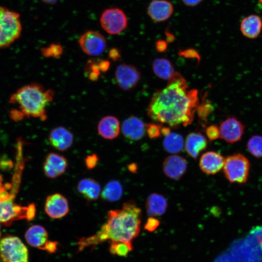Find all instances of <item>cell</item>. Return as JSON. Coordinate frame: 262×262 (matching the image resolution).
I'll use <instances>...</instances> for the list:
<instances>
[{"instance_id":"cell-1","label":"cell","mask_w":262,"mask_h":262,"mask_svg":"<svg viewBox=\"0 0 262 262\" xmlns=\"http://www.w3.org/2000/svg\"><path fill=\"white\" fill-rule=\"evenodd\" d=\"M198 104L197 90L189 89L185 79L175 72L166 86L154 93L147 114L153 120L170 127L187 126L193 122Z\"/></svg>"},{"instance_id":"cell-2","label":"cell","mask_w":262,"mask_h":262,"mask_svg":"<svg viewBox=\"0 0 262 262\" xmlns=\"http://www.w3.org/2000/svg\"><path fill=\"white\" fill-rule=\"evenodd\" d=\"M141 219V210L135 202L127 201L121 209L109 212L107 222L97 233L91 236V240L95 246L110 240L123 242L132 246V240L140 230Z\"/></svg>"},{"instance_id":"cell-3","label":"cell","mask_w":262,"mask_h":262,"mask_svg":"<svg viewBox=\"0 0 262 262\" xmlns=\"http://www.w3.org/2000/svg\"><path fill=\"white\" fill-rule=\"evenodd\" d=\"M54 97L53 90L45 89L42 85L33 82L18 89L10 97L9 102L17 104L25 116L45 121L47 118V106Z\"/></svg>"},{"instance_id":"cell-4","label":"cell","mask_w":262,"mask_h":262,"mask_svg":"<svg viewBox=\"0 0 262 262\" xmlns=\"http://www.w3.org/2000/svg\"><path fill=\"white\" fill-rule=\"evenodd\" d=\"M20 14L0 6V49L10 46L20 36L22 28Z\"/></svg>"},{"instance_id":"cell-5","label":"cell","mask_w":262,"mask_h":262,"mask_svg":"<svg viewBox=\"0 0 262 262\" xmlns=\"http://www.w3.org/2000/svg\"><path fill=\"white\" fill-rule=\"evenodd\" d=\"M250 167L248 159L244 155L237 153L225 159L223 168L226 179L230 182L242 184L248 179Z\"/></svg>"},{"instance_id":"cell-6","label":"cell","mask_w":262,"mask_h":262,"mask_svg":"<svg viewBox=\"0 0 262 262\" xmlns=\"http://www.w3.org/2000/svg\"><path fill=\"white\" fill-rule=\"evenodd\" d=\"M0 262H28V250L17 237L6 236L0 240Z\"/></svg>"},{"instance_id":"cell-7","label":"cell","mask_w":262,"mask_h":262,"mask_svg":"<svg viewBox=\"0 0 262 262\" xmlns=\"http://www.w3.org/2000/svg\"><path fill=\"white\" fill-rule=\"evenodd\" d=\"M14 198L0 202V222L10 225L15 220L26 219L32 220L35 215V206L31 204L21 206L14 202Z\"/></svg>"},{"instance_id":"cell-8","label":"cell","mask_w":262,"mask_h":262,"mask_svg":"<svg viewBox=\"0 0 262 262\" xmlns=\"http://www.w3.org/2000/svg\"><path fill=\"white\" fill-rule=\"evenodd\" d=\"M100 23L103 29L108 33L115 35L126 29L128 26V18L121 9L112 8L103 12Z\"/></svg>"},{"instance_id":"cell-9","label":"cell","mask_w":262,"mask_h":262,"mask_svg":"<svg viewBox=\"0 0 262 262\" xmlns=\"http://www.w3.org/2000/svg\"><path fill=\"white\" fill-rule=\"evenodd\" d=\"M141 77L140 71L135 66L126 63L119 65L115 73L117 85L125 91H130L135 88Z\"/></svg>"},{"instance_id":"cell-10","label":"cell","mask_w":262,"mask_h":262,"mask_svg":"<svg viewBox=\"0 0 262 262\" xmlns=\"http://www.w3.org/2000/svg\"><path fill=\"white\" fill-rule=\"evenodd\" d=\"M78 42L82 50L90 56L101 54L106 47L105 38L99 33L94 31H88L83 33Z\"/></svg>"},{"instance_id":"cell-11","label":"cell","mask_w":262,"mask_h":262,"mask_svg":"<svg viewBox=\"0 0 262 262\" xmlns=\"http://www.w3.org/2000/svg\"><path fill=\"white\" fill-rule=\"evenodd\" d=\"M245 126L235 117H229L220 124V137L228 143H234L240 140L244 133Z\"/></svg>"},{"instance_id":"cell-12","label":"cell","mask_w":262,"mask_h":262,"mask_svg":"<svg viewBox=\"0 0 262 262\" xmlns=\"http://www.w3.org/2000/svg\"><path fill=\"white\" fill-rule=\"evenodd\" d=\"M69 205L67 199L59 193L48 196L45 204V211L50 217L61 218L69 212Z\"/></svg>"},{"instance_id":"cell-13","label":"cell","mask_w":262,"mask_h":262,"mask_svg":"<svg viewBox=\"0 0 262 262\" xmlns=\"http://www.w3.org/2000/svg\"><path fill=\"white\" fill-rule=\"evenodd\" d=\"M67 165V161L65 157L56 153H49L44 162L43 170L48 178L54 179L63 175Z\"/></svg>"},{"instance_id":"cell-14","label":"cell","mask_w":262,"mask_h":262,"mask_svg":"<svg viewBox=\"0 0 262 262\" xmlns=\"http://www.w3.org/2000/svg\"><path fill=\"white\" fill-rule=\"evenodd\" d=\"M187 163L186 159L180 156L172 155L167 156L164 161L163 169L168 178L179 180L186 172Z\"/></svg>"},{"instance_id":"cell-15","label":"cell","mask_w":262,"mask_h":262,"mask_svg":"<svg viewBox=\"0 0 262 262\" xmlns=\"http://www.w3.org/2000/svg\"><path fill=\"white\" fill-rule=\"evenodd\" d=\"M121 131L127 139L138 141L145 136L146 124L139 117L131 115L123 121Z\"/></svg>"},{"instance_id":"cell-16","label":"cell","mask_w":262,"mask_h":262,"mask_svg":"<svg viewBox=\"0 0 262 262\" xmlns=\"http://www.w3.org/2000/svg\"><path fill=\"white\" fill-rule=\"evenodd\" d=\"M174 12L172 3L167 0H152L147 8V13L154 21L161 22L169 19Z\"/></svg>"},{"instance_id":"cell-17","label":"cell","mask_w":262,"mask_h":262,"mask_svg":"<svg viewBox=\"0 0 262 262\" xmlns=\"http://www.w3.org/2000/svg\"><path fill=\"white\" fill-rule=\"evenodd\" d=\"M49 140L54 148L64 151L71 147L74 136L72 133L65 127L58 126L51 130L49 135Z\"/></svg>"},{"instance_id":"cell-18","label":"cell","mask_w":262,"mask_h":262,"mask_svg":"<svg viewBox=\"0 0 262 262\" xmlns=\"http://www.w3.org/2000/svg\"><path fill=\"white\" fill-rule=\"evenodd\" d=\"M225 159L220 154L213 151L204 153L201 156L199 165L200 169L207 175H214L223 167Z\"/></svg>"},{"instance_id":"cell-19","label":"cell","mask_w":262,"mask_h":262,"mask_svg":"<svg viewBox=\"0 0 262 262\" xmlns=\"http://www.w3.org/2000/svg\"><path fill=\"white\" fill-rule=\"evenodd\" d=\"M208 145L206 137L200 132H192L186 136L184 147L187 154L196 159L200 153L205 149Z\"/></svg>"},{"instance_id":"cell-20","label":"cell","mask_w":262,"mask_h":262,"mask_svg":"<svg viewBox=\"0 0 262 262\" xmlns=\"http://www.w3.org/2000/svg\"><path fill=\"white\" fill-rule=\"evenodd\" d=\"M120 124L117 117L108 115L102 117L98 125L99 134L106 139L112 140L117 137L120 132Z\"/></svg>"},{"instance_id":"cell-21","label":"cell","mask_w":262,"mask_h":262,"mask_svg":"<svg viewBox=\"0 0 262 262\" xmlns=\"http://www.w3.org/2000/svg\"><path fill=\"white\" fill-rule=\"evenodd\" d=\"M262 29V21L261 17L256 15H251L244 17L240 24V30L242 34L247 38H257Z\"/></svg>"},{"instance_id":"cell-22","label":"cell","mask_w":262,"mask_h":262,"mask_svg":"<svg viewBox=\"0 0 262 262\" xmlns=\"http://www.w3.org/2000/svg\"><path fill=\"white\" fill-rule=\"evenodd\" d=\"M27 243L33 247L42 249L47 242L48 234L46 229L39 225L30 227L25 233Z\"/></svg>"},{"instance_id":"cell-23","label":"cell","mask_w":262,"mask_h":262,"mask_svg":"<svg viewBox=\"0 0 262 262\" xmlns=\"http://www.w3.org/2000/svg\"><path fill=\"white\" fill-rule=\"evenodd\" d=\"M167 207V201L162 195L152 193L147 197L146 209L147 213L150 216H156L163 214Z\"/></svg>"},{"instance_id":"cell-24","label":"cell","mask_w":262,"mask_h":262,"mask_svg":"<svg viewBox=\"0 0 262 262\" xmlns=\"http://www.w3.org/2000/svg\"><path fill=\"white\" fill-rule=\"evenodd\" d=\"M77 190L89 201L97 199L101 192L99 183L91 178H84L80 180L77 185Z\"/></svg>"},{"instance_id":"cell-25","label":"cell","mask_w":262,"mask_h":262,"mask_svg":"<svg viewBox=\"0 0 262 262\" xmlns=\"http://www.w3.org/2000/svg\"><path fill=\"white\" fill-rule=\"evenodd\" d=\"M152 67L155 75L164 80H168L175 72L171 63L164 58L155 59L153 61Z\"/></svg>"},{"instance_id":"cell-26","label":"cell","mask_w":262,"mask_h":262,"mask_svg":"<svg viewBox=\"0 0 262 262\" xmlns=\"http://www.w3.org/2000/svg\"><path fill=\"white\" fill-rule=\"evenodd\" d=\"M163 145L164 149L167 152L173 154L177 153L182 150L184 146V141L180 134L170 132L164 136Z\"/></svg>"},{"instance_id":"cell-27","label":"cell","mask_w":262,"mask_h":262,"mask_svg":"<svg viewBox=\"0 0 262 262\" xmlns=\"http://www.w3.org/2000/svg\"><path fill=\"white\" fill-rule=\"evenodd\" d=\"M122 187L120 183L115 180L108 182L104 187L101 196L104 200L114 202L118 200L122 195Z\"/></svg>"},{"instance_id":"cell-28","label":"cell","mask_w":262,"mask_h":262,"mask_svg":"<svg viewBox=\"0 0 262 262\" xmlns=\"http://www.w3.org/2000/svg\"><path fill=\"white\" fill-rule=\"evenodd\" d=\"M98 60L89 59L85 66L84 71L85 76L92 82L97 81L101 73L98 65Z\"/></svg>"},{"instance_id":"cell-29","label":"cell","mask_w":262,"mask_h":262,"mask_svg":"<svg viewBox=\"0 0 262 262\" xmlns=\"http://www.w3.org/2000/svg\"><path fill=\"white\" fill-rule=\"evenodd\" d=\"M133 249V247L127 244L119 241H110L109 251L113 255L121 257H127Z\"/></svg>"},{"instance_id":"cell-30","label":"cell","mask_w":262,"mask_h":262,"mask_svg":"<svg viewBox=\"0 0 262 262\" xmlns=\"http://www.w3.org/2000/svg\"><path fill=\"white\" fill-rule=\"evenodd\" d=\"M247 148L249 152L257 158L262 157V136L254 135L248 141Z\"/></svg>"},{"instance_id":"cell-31","label":"cell","mask_w":262,"mask_h":262,"mask_svg":"<svg viewBox=\"0 0 262 262\" xmlns=\"http://www.w3.org/2000/svg\"><path fill=\"white\" fill-rule=\"evenodd\" d=\"M40 52L45 57L58 58L62 55L63 49L60 44L52 43L48 47L41 48Z\"/></svg>"},{"instance_id":"cell-32","label":"cell","mask_w":262,"mask_h":262,"mask_svg":"<svg viewBox=\"0 0 262 262\" xmlns=\"http://www.w3.org/2000/svg\"><path fill=\"white\" fill-rule=\"evenodd\" d=\"M213 109L214 107L211 102L204 100L198 104L196 112L199 119L206 121Z\"/></svg>"},{"instance_id":"cell-33","label":"cell","mask_w":262,"mask_h":262,"mask_svg":"<svg viewBox=\"0 0 262 262\" xmlns=\"http://www.w3.org/2000/svg\"><path fill=\"white\" fill-rule=\"evenodd\" d=\"M162 125L154 123L146 124V132L151 139L156 138L161 136Z\"/></svg>"},{"instance_id":"cell-34","label":"cell","mask_w":262,"mask_h":262,"mask_svg":"<svg viewBox=\"0 0 262 262\" xmlns=\"http://www.w3.org/2000/svg\"><path fill=\"white\" fill-rule=\"evenodd\" d=\"M178 55L185 58L196 59L198 62H199L200 60L199 53L196 50L193 48L180 49L178 52Z\"/></svg>"},{"instance_id":"cell-35","label":"cell","mask_w":262,"mask_h":262,"mask_svg":"<svg viewBox=\"0 0 262 262\" xmlns=\"http://www.w3.org/2000/svg\"><path fill=\"white\" fill-rule=\"evenodd\" d=\"M206 134L210 141L215 140L220 137L219 128L211 125L206 128Z\"/></svg>"},{"instance_id":"cell-36","label":"cell","mask_w":262,"mask_h":262,"mask_svg":"<svg viewBox=\"0 0 262 262\" xmlns=\"http://www.w3.org/2000/svg\"><path fill=\"white\" fill-rule=\"evenodd\" d=\"M159 225L160 221L151 216L147 218L144 226V229L149 232H153L159 227Z\"/></svg>"},{"instance_id":"cell-37","label":"cell","mask_w":262,"mask_h":262,"mask_svg":"<svg viewBox=\"0 0 262 262\" xmlns=\"http://www.w3.org/2000/svg\"><path fill=\"white\" fill-rule=\"evenodd\" d=\"M98 161V158L96 154L89 155L85 158V165L88 169H92L97 165Z\"/></svg>"},{"instance_id":"cell-38","label":"cell","mask_w":262,"mask_h":262,"mask_svg":"<svg viewBox=\"0 0 262 262\" xmlns=\"http://www.w3.org/2000/svg\"><path fill=\"white\" fill-rule=\"evenodd\" d=\"M58 244L57 242L48 240L42 250H46L49 253H55L57 249Z\"/></svg>"},{"instance_id":"cell-39","label":"cell","mask_w":262,"mask_h":262,"mask_svg":"<svg viewBox=\"0 0 262 262\" xmlns=\"http://www.w3.org/2000/svg\"><path fill=\"white\" fill-rule=\"evenodd\" d=\"M10 116L13 120L18 121L22 120L25 115L21 111L15 109L10 111Z\"/></svg>"},{"instance_id":"cell-40","label":"cell","mask_w":262,"mask_h":262,"mask_svg":"<svg viewBox=\"0 0 262 262\" xmlns=\"http://www.w3.org/2000/svg\"><path fill=\"white\" fill-rule=\"evenodd\" d=\"M167 45L168 43L165 40L159 39L155 43V48L158 52H164L167 50Z\"/></svg>"},{"instance_id":"cell-41","label":"cell","mask_w":262,"mask_h":262,"mask_svg":"<svg viewBox=\"0 0 262 262\" xmlns=\"http://www.w3.org/2000/svg\"><path fill=\"white\" fill-rule=\"evenodd\" d=\"M98 65L100 72H106L110 68V63L107 60L98 59Z\"/></svg>"},{"instance_id":"cell-42","label":"cell","mask_w":262,"mask_h":262,"mask_svg":"<svg viewBox=\"0 0 262 262\" xmlns=\"http://www.w3.org/2000/svg\"><path fill=\"white\" fill-rule=\"evenodd\" d=\"M108 56L114 61H117L121 57L120 51L116 48H112L108 52Z\"/></svg>"},{"instance_id":"cell-43","label":"cell","mask_w":262,"mask_h":262,"mask_svg":"<svg viewBox=\"0 0 262 262\" xmlns=\"http://www.w3.org/2000/svg\"><path fill=\"white\" fill-rule=\"evenodd\" d=\"M203 0H181L183 4L188 7H195L200 4Z\"/></svg>"},{"instance_id":"cell-44","label":"cell","mask_w":262,"mask_h":262,"mask_svg":"<svg viewBox=\"0 0 262 262\" xmlns=\"http://www.w3.org/2000/svg\"><path fill=\"white\" fill-rule=\"evenodd\" d=\"M165 41L168 44L174 42L175 40V35L169 32L168 28L165 31Z\"/></svg>"},{"instance_id":"cell-45","label":"cell","mask_w":262,"mask_h":262,"mask_svg":"<svg viewBox=\"0 0 262 262\" xmlns=\"http://www.w3.org/2000/svg\"><path fill=\"white\" fill-rule=\"evenodd\" d=\"M171 132V130L169 128L162 126L161 133L164 136H165Z\"/></svg>"},{"instance_id":"cell-46","label":"cell","mask_w":262,"mask_h":262,"mask_svg":"<svg viewBox=\"0 0 262 262\" xmlns=\"http://www.w3.org/2000/svg\"><path fill=\"white\" fill-rule=\"evenodd\" d=\"M128 169L132 173H135L137 171V166L135 164H131L128 165Z\"/></svg>"},{"instance_id":"cell-47","label":"cell","mask_w":262,"mask_h":262,"mask_svg":"<svg viewBox=\"0 0 262 262\" xmlns=\"http://www.w3.org/2000/svg\"><path fill=\"white\" fill-rule=\"evenodd\" d=\"M44 3L47 4H54L56 3L58 0H41Z\"/></svg>"},{"instance_id":"cell-48","label":"cell","mask_w":262,"mask_h":262,"mask_svg":"<svg viewBox=\"0 0 262 262\" xmlns=\"http://www.w3.org/2000/svg\"><path fill=\"white\" fill-rule=\"evenodd\" d=\"M3 186L2 185V179L1 175H0V188Z\"/></svg>"},{"instance_id":"cell-49","label":"cell","mask_w":262,"mask_h":262,"mask_svg":"<svg viewBox=\"0 0 262 262\" xmlns=\"http://www.w3.org/2000/svg\"><path fill=\"white\" fill-rule=\"evenodd\" d=\"M0 236H1V233H0Z\"/></svg>"}]
</instances>
